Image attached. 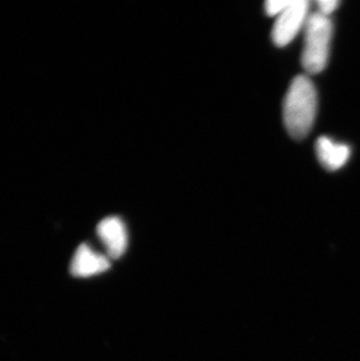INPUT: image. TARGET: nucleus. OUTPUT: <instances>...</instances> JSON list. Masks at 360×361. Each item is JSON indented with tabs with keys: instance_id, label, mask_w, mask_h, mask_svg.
I'll use <instances>...</instances> for the list:
<instances>
[{
	"instance_id": "nucleus-1",
	"label": "nucleus",
	"mask_w": 360,
	"mask_h": 361,
	"mask_svg": "<svg viewBox=\"0 0 360 361\" xmlns=\"http://www.w3.org/2000/svg\"><path fill=\"white\" fill-rule=\"evenodd\" d=\"M317 90L306 75L292 80L283 103V121L292 138L301 140L309 135L316 118Z\"/></svg>"
},
{
	"instance_id": "nucleus-2",
	"label": "nucleus",
	"mask_w": 360,
	"mask_h": 361,
	"mask_svg": "<svg viewBox=\"0 0 360 361\" xmlns=\"http://www.w3.org/2000/svg\"><path fill=\"white\" fill-rule=\"evenodd\" d=\"M306 40L302 53V66L308 74H318L329 61L330 44L332 39V23L329 17L315 12L306 25Z\"/></svg>"
},
{
	"instance_id": "nucleus-5",
	"label": "nucleus",
	"mask_w": 360,
	"mask_h": 361,
	"mask_svg": "<svg viewBox=\"0 0 360 361\" xmlns=\"http://www.w3.org/2000/svg\"><path fill=\"white\" fill-rule=\"evenodd\" d=\"M110 268V259L107 256L96 252L88 245H80L71 264V273L73 276L85 279V277L95 276L99 274L104 273Z\"/></svg>"
},
{
	"instance_id": "nucleus-8",
	"label": "nucleus",
	"mask_w": 360,
	"mask_h": 361,
	"mask_svg": "<svg viewBox=\"0 0 360 361\" xmlns=\"http://www.w3.org/2000/svg\"><path fill=\"white\" fill-rule=\"evenodd\" d=\"M338 5H340L338 0H320L317 1V7H318L317 12L330 18V16L336 11Z\"/></svg>"
},
{
	"instance_id": "nucleus-4",
	"label": "nucleus",
	"mask_w": 360,
	"mask_h": 361,
	"mask_svg": "<svg viewBox=\"0 0 360 361\" xmlns=\"http://www.w3.org/2000/svg\"><path fill=\"white\" fill-rule=\"evenodd\" d=\"M97 235L106 247L110 259H119L126 252L128 234L121 219L117 216L103 219L97 225Z\"/></svg>"
},
{
	"instance_id": "nucleus-6",
	"label": "nucleus",
	"mask_w": 360,
	"mask_h": 361,
	"mask_svg": "<svg viewBox=\"0 0 360 361\" xmlns=\"http://www.w3.org/2000/svg\"><path fill=\"white\" fill-rule=\"evenodd\" d=\"M316 154L326 170H340L349 161L351 149L347 144L337 143L329 137H320L316 142Z\"/></svg>"
},
{
	"instance_id": "nucleus-3",
	"label": "nucleus",
	"mask_w": 360,
	"mask_h": 361,
	"mask_svg": "<svg viewBox=\"0 0 360 361\" xmlns=\"http://www.w3.org/2000/svg\"><path fill=\"white\" fill-rule=\"evenodd\" d=\"M309 1L292 0V3L276 19L272 31L274 44L284 47L290 44L303 27H306L309 18Z\"/></svg>"
},
{
	"instance_id": "nucleus-7",
	"label": "nucleus",
	"mask_w": 360,
	"mask_h": 361,
	"mask_svg": "<svg viewBox=\"0 0 360 361\" xmlns=\"http://www.w3.org/2000/svg\"><path fill=\"white\" fill-rule=\"evenodd\" d=\"M292 0H269L265 4V12L269 17H279L290 5Z\"/></svg>"
}]
</instances>
